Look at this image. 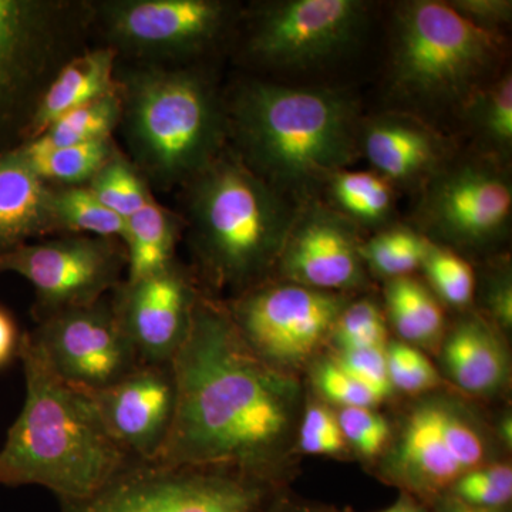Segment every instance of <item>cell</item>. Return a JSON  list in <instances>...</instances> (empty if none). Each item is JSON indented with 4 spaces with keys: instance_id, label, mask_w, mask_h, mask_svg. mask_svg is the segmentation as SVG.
<instances>
[{
    "instance_id": "obj_40",
    "label": "cell",
    "mask_w": 512,
    "mask_h": 512,
    "mask_svg": "<svg viewBox=\"0 0 512 512\" xmlns=\"http://www.w3.org/2000/svg\"><path fill=\"white\" fill-rule=\"evenodd\" d=\"M448 5L474 25L487 30L511 19L512 3L507 0H457Z\"/></svg>"
},
{
    "instance_id": "obj_15",
    "label": "cell",
    "mask_w": 512,
    "mask_h": 512,
    "mask_svg": "<svg viewBox=\"0 0 512 512\" xmlns=\"http://www.w3.org/2000/svg\"><path fill=\"white\" fill-rule=\"evenodd\" d=\"M113 293L111 302L140 362L171 363L201 293L194 278L173 262L158 274L121 282Z\"/></svg>"
},
{
    "instance_id": "obj_42",
    "label": "cell",
    "mask_w": 512,
    "mask_h": 512,
    "mask_svg": "<svg viewBox=\"0 0 512 512\" xmlns=\"http://www.w3.org/2000/svg\"><path fill=\"white\" fill-rule=\"evenodd\" d=\"M20 335L15 320L0 308V367H5L19 356Z\"/></svg>"
},
{
    "instance_id": "obj_11",
    "label": "cell",
    "mask_w": 512,
    "mask_h": 512,
    "mask_svg": "<svg viewBox=\"0 0 512 512\" xmlns=\"http://www.w3.org/2000/svg\"><path fill=\"white\" fill-rule=\"evenodd\" d=\"M124 269L127 255L120 241L86 235L26 244L0 255V274L22 276L35 289L37 323L100 301L123 282Z\"/></svg>"
},
{
    "instance_id": "obj_8",
    "label": "cell",
    "mask_w": 512,
    "mask_h": 512,
    "mask_svg": "<svg viewBox=\"0 0 512 512\" xmlns=\"http://www.w3.org/2000/svg\"><path fill=\"white\" fill-rule=\"evenodd\" d=\"M93 20L86 3L0 0V137L16 128L26 138L43 93L83 52Z\"/></svg>"
},
{
    "instance_id": "obj_16",
    "label": "cell",
    "mask_w": 512,
    "mask_h": 512,
    "mask_svg": "<svg viewBox=\"0 0 512 512\" xmlns=\"http://www.w3.org/2000/svg\"><path fill=\"white\" fill-rule=\"evenodd\" d=\"M511 185L495 168L466 164L441 175L424 200L431 231L460 247H481L507 227Z\"/></svg>"
},
{
    "instance_id": "obj_7",
    "label": "cell",
    "mask_w": 512,
    "mask_h": 512,
    "mask_svg": "<svg viewBox=\"0 0 512 512\" xmlns=\"http://www.w3.org/2000/svg\"><path fill=\"white\" fill-rule=\"evenodd\" d=\"M497 55L493 30L474 25L448 3H409L397 18L393 84L424 103L470 101Z\"/></svg>"
},
{
    "instance_id": "obj_35",
    "label": "cell",
    "mask_w": 512,
    "mask_h": 512,
    "mask_svg": "<svg viewBox=\"0 0 512 512\" xmlns=\"http://www.w3.org/2000/svg\"><path fill=\"white\" fill-rule=\"evenodd\" d=\"M387 370L394 392L420 396L444 387L437 367L423 350L402 340H389L386 346Z\"/></svg>"
},
{
    "instance_id": "obj_21",
    "label": "cell",
    "mask_w": 512,
    "mask_h": 512,
    "mask_svg": "<svg viewBox=\"0 0 512 512\" xmlns=\"http://www.w3.org/2000/svg\"><path fill=\"white\" fill-rule=\"evenodd\" d=\"M116 57L113 47L104 46L83 50L64 64L37 104L25 143L39 137L70 110L119 92Z\"/></svg>"
},
{
    "instance_id": "obj_14",
    "label": "cell",
    "mask_w": 512,
    "mask_h": 512,
    "mask_svg": "<svg viewBox=\"0 0 512 512\" xmlns=\"http://www.w3.org/2000/svg\"><path fill=\"white\" fill-rule=\"evenodd\" d=\"M363 19L365 6L356 0L276 3L256 20L249 49L271 66H313L348 47Z\"/></svg>"
},
{
    "instance_id": "obj_26",
    "label": "cell",
    "mask_w": 512,
    "mask_h": 512,
    "mask_svg": "<svg viewBox=\"0 0 512 512\" xmlns=\"http://www.w3.org/2000/svg\"><path fill=\"white\" fill-rule=\"evenodd\" d=\"M121 117L123 100L119 90L70 110L50 124L39 137L23 144L35 150H53L107 140L121 123Z\"/></svg>"
},
{
    "instance_id": "obj_6",
    "label": "cell",
    "mask_w": 512,
    "mask_h": 512,
    "mask_svg": "<svg viewBox=\"0 0 512 512\" xmlns=\"http://www.w3.org/2000/svg\"><path fill=\"white\" fill-rule=\"evenodd\" d=\"M392 424L373 474L427 507L464 474L503 460L505 447L483 410L446 386L414 396Z\"/></svg>"
},
{
    "instance_id": "obj_38",
    "label": "cell",
    "mask_w": 512,
    "mask_h": 512,
    "mask_svg": "<svg viewBox=\"0 0 512 512\" xmlns=\"http://www.w3.org/2000/svg\"><path fill=\"white\" fill-rule=\"evenodd\" d=\"M473 120L484 136L507 150L512 143V79L505 74L485 92L474 94L470 99Z\"/></svg>"
},
{
    "instance_id": "obj_20",
    "label": "cell",
    "mask_w": 512,
    "mask_h": 512,
    "mask_svg": "<svg viewBox=\"0 0 512 512\" xmlns=\"http://www.w3.org/2000/svg\"><path fill=\"white\" fill-rule=\"evenodd\" d=\"M52 194L18 148L0 153V255L30 239L57 234Z\"/></svg>"
},
{
    "instance_id": "obj_17",
    "label": "cell",
    "mask_w": 512,
    "mask_h": 512,
    "mask_svg": "<svg viewBox=\"0 0 512 512\" xmlns=\"http://www.w3.org/2000/svg\"><path fill=\"white\" fill-rule=\"evenodd\" d=\"M275 269L282 281L318 291L346 295L366 284L365 262L348 222L322 208L293 220Z\"/></svg>"
},
{
    "instance_id": "obj_19",
    "label": "cell",
    "mask_w": 512,
    "mask_h": 512,
    "mask_svg": "<svg viewBox=\"0 0 512 512\" xmlns=\"http://www.w3.org/2000/svg\"><path fill=\"white\" fill-rule=\"evenodd\" d=\"M501 333L493 322L478 315L458 320L444 333L441 366L458 393L495 399L510 386V355Z\"/></svg>"
},
{
    "instance_id": "obj_43",
    "label": "cell",
    "mask_w": 512,
    "mask_h": 512,
    "mask_svg": "<svg viewBox=\"0 0 512 512\" xmlns=\"http://www.w3.org/2000/svg\"><path fill=\"white\" fill-rule=\"evenodd\" d=\"M431 512H510V508H481L461 503L456 498L446 495L431 505Z\"/></svg>"
},
{
    "instance_id": "obj_33",
    "label": "cell",
    "mask_w": 512,
    "mask_h": 512,
    "mask_svg": "<svg viewBox=\"0 0 512 512\" xmlns=\"http://www.w3.org/2000/svg\"><path fill=\"white\" fill-rule=\"evenodd\" d=\"M389 343L386 316L373 299L349 301L333 328L329 346L333 350L377 348Z\"/></svg>"
},
{
    "instance_id": "obj_29",
    "label": "cell",
    "mask_w": 512,
    "mask_h": 512,
    "mask_svg": "<svg viewBox=\"0 0 512 512\" xmlns=\"http://www.w3.org/2000/svg\"><path fill=\"white\" fill-rule=\"evenodd\" d=\"M431 242L412 229L394 228L384 231L360 245L365 265L377 275L396 279L420 269Z\"/></svg>"
},
{
    "instance_id": "obj_24",
    "label": "cell",
    "mask_w": 512,
    "mask_h": 512,
    "mask_svg": "<svg viewBox=\"0 0 512 512\" xmlns=\"http://www.w3.org/2000/svg\"><path fill=\"white\" fill-rule=\"evenodd\" d=\"M178 227L171 212L161 207L153 195L127 220L124 241L128 282L164 271L173 262Z\"/></svg>"
},
{
    "instance_id": "obj_5",
    "label": "cell",
    "mask_w": 512,
    "mask_h": 512,
    "mask_svg": "<svg viewBox=\"0 0 512 512\" xmlns=\"http://www.w3.org/2000/svg\"><path fill=\"white\" fill-rule=\"evenodd\" d=\"M119 83L121 123L134 167L154 183L161 187L190 183L220 157L224 134L220 103L200 74L146 67Z\"/></svg>"
},
{
    "instance_id": "obj_39",
    "label": "cell",
    "mask_w": 512,
    "mask_h": 512,
    "mask_svg": "<svg viewBox=\"0 0 512 512\" xmlns=\"http://www.w3.org/2000/svg\"><path fill=\"white\" fill-rule=\"evenodd\" d=\"M343 370L372 390L384 403L394 397L392 383L387 370L386 346L333 350L329 353Z\"/></svg>"
},
{
    "instance_id": "obj_27",
    "label": "cell",
    "mask_w": 512,
    "mask_h": 512,
    "mask_svg": "<svg viewBox=\"0 0 512 512\" xmlns=\"http://www.w3.org/2000/svg\"><path fill=\"white\" fill-rule=\"evenodd\" d=\"M52 211L57 234L126 241L127 221L101 204L87 185L53 188Z\"/></svg>"
},
{
    "instance_id": "obj_2",
    "label": "cell",
    "mask_w": 512,
    "mask_h": 512,
    "mask_svg": "<svg viewBox=\"0 0 512 512\" xmlns=\"http://www.w3.org/2000/svg\"><path fill=\"white\" fill-rule=\"evenodd\" d=\"M18 359L26 399L0 451V485H42L60 503L82 500L138 461L114 439L93 393L57 375L30 332Z\"/></svg>"
},
{
    "instance_id": "obj_4",
    "label": "cell",
    "mask_w": 512,
    "mask_h": 512,
    "mask_svg": "<svg viewBox=\"0 0 512 512\" xmlns=\"http://www.w3.org/2000/svg\"><path fill=\"white\" fill-rule=\"evenodd\" d=\"M234 121L249 168L274 188L330 178L355 154L352 106L330 90L254 82L235 99Z\"/></svg>"
},
{
    "instance_id": "obj_37",
    "label": "cell",
    "mask_w": 512,
    "mask_h": 512,
    "mask_svg": "<svg viewBox=\"0 0 512 512\" xmlns=\"http://www.w3.org/2000/svg\"><path fill=\"white\" fill-rule=\"evenodd\" d=\"M461 503L481 508H510L512 501V467L500 460L464 474L448 494Z\"/></svg>"
},
{
    "instance_id": "obj_32",
    "label": "cell",
    "mask_w": 512,
    "mask_h": 512,
    "mask_svg": "<svg viewBox=\"0 0 512 512\" xmlns=\"http://www.w3.org/2000/svg\"><path fill=\"white\" fill-rule=\"evenodd\" d=\"M420 269L426 272L431 289L447 305L466 309L473 302L476 293L473 268L450 249L431 242Z\"/></svg>"
},
{
    "instance_id": "obj_45",
    "label": "cell",
    "mask_w": 512,
    "mask_h": 512,
    "mask_svg": "<svg viewBox=\"0 0 512 512\" xmlns=\"http://www.w3.org/2000/svg\"><path fill=\"white\" fill-rule=\"evenodd\" d=\"M343 512L353 511L346 510ZM379 512H431V508L421 503V501L416 500V498L410 497V495L400 493L396 503L390 505L386 510Z\"/></svg>"
},
{
    "instance_id": "obj_23",
    "label": "cell",
    "mask_w": 512,
    "mask_h": 512,
    "mask_svg": "<svg viewBox=\"0 0 512 512\" xmlns=\"http://www.w3.org/2000/svg\"><path fill=\"white\" fill-rule=\"evenodd\" d=\"M384 298L387 318L402 342L417 349L440 346L446 333V319L427 286L410 276L390 279Z\"/></svg>"
},
{
    "instance_id": "obj_9",
    "label": "cell",
    "mask_w": 512,
    "mask_h": 512,
    "mask_svg": "<svg viewBox=\"0 0 512 512\" xmlns=\"http://www.w3.org/2000/svg\"><path fill=\"white\" fill-rule=\"evenodd\" d=\"M289 485L228 468L165 466L136 461L62 512H275Z\"/></svg>"
},
{
    "instance_id": "obj_12",
    "label": "cell",
    "mask_w": 512,
    "mask_h": 512,
    "mask_svg": "<svg viewBox=\"0 0 512 512\" xmlns=\"http://www.w3.org/2000/svg\"><path fill=\"white\" fill-rule=\"evenodd\" d=\"M30 335L57 375L89 392L113 386L141 363L106 296L42 320Z\"/></svg>"
},
{
    "instance_id": "obj_31",
    "label": "cell",
    "mask_w": 512,
    "mask_h": 512,
    "mask_svg": "<svg viewBox=\"0 0 512 512\" xmlns=\"http://www.w3.org/2000/svg\"><path fill=\"white\" fill-rule=\"evenodd\" d=\"M296 451L306 456L333 458H346L352 454L340 430L335 407L323 402L316 394L313 396L311 390H306Z\"/></svg>"
},
{
    "instance_id": "obj_36",
    "label": "cell",
    "mask_w": 512,
    "mask_h": 512,
    "mask_svg": "<svg viewBox=\"0 0 512 512\" xmlns=\"http://www.w3.org/2000/svg\"><path fill=\"white\" fill-rule=\"evenodd\" d=\"M336 413L352 454L375 464L392 439V421L379 410L365 407H343L336 409Z\"/></svg>"
},
{
    "instance_id": "obj_22",
    "label": "cell",
    "mask_w": 512,
    "mask_h": 512,
    "mask_svg": "<svg viewBox=\"0 0 512 512\" xmlns=\"http://www.w3.org/2000/svg\"><path fill=\"white\" fill-rule=\"evenodd\" d=\"M365 153L383 178L407 181L427 173L439 154V146L426 127L413 120L375 121L363 140Z\"/></svg>"
},
{
    "instance_id": "obj_13",
    "label": "cell",
    "mask_w": 512,
    "mask_h": 512,
    "mask_svg": "<svg viewBox=\"0 0 512 512\" xmlns=\"http://www.w3.org/2000/svg\"><path fill=\"white\" fill-rule=\"evenodd\" d=\"M94 10L110 47L148 59L200 52L229 18V6L217 0H113Z\"/></svg>"
},
{
    "instance_id": "obj_10",
    "label": "cell",
    "mask_w": 512,
    "mask_h": 512,
    "mask_svg": "<svg viewBox=\"0 0 512 512\" xmlns=\"http://www.w3.org/2000/svg\"><path fill=\"white\" fill-rule=\"evenodd\" d=\"M345 293L289 282H264L235 296L225 308L248 348L269 366L302 377L329 346Z\"/></svg>"
},
{
    "instance_id": "obj_34",
    "label": "cell",
    "mask_w": 512,
    "mask_h": 512,
    "mask_svg": "<svg viewBox=\"0 0 512 512\" xmlns=\"http://www.w3.org/2000/svg\"><path fill=\"white\" fill-rule=\"evenodd\" d=\"M316 396L335 409L365 407L379 409L384 403L372 390L349 375L329 353H323L306 370Z\"/></svg>"
},
{
    "instance_id": "obj_1",
    "label": "cell",
    "mask_w": 512,
    "mask_h": 512,
    "mask_svg": "<svg viewBox=\"0 0 512 512\" xmlns=\"http://www.w3.org/2000/svg\"><path fill=\"white\" fill-rule=\"evenodd\" d=\"M171 366L174 419L154 463L228 468L291 484L308 390L302 377L256 356L224 303L202 292Z\"/></svg>"
},
{
    "instance_id": "obj_25",
    "label": "cell",
    "mask_w": 512,
    "mask_h": 512,
    "mask_svg": "<svg viewBox=\"0 0 512 512\" xmlns=\"http://www.w3.org/2000/svg\"><path fill=\"white\" fill-rule=\"evenodd\" d=\"M16 148L40 180L49 185L60 184V187L89 184L117 153L111 138L53 150H35L26 144Z\"/></svg>"
},
{
    "instance_id": "obj_3",
    "label": "cell",
    "mask_w": 512,
    "mask_h": 512,
    "mask_svg": "<svg viewBox=\"0 0 512 512\" xmlns=\"http://www.w3.org/2000/svg\"><path fill=\"white\" fill-rule=\"evenodd\" d=\"M190 184L192 248L207 284L235 296L264 284L295 220L276 188L229 157Z\"/></svg>"
},
{
    "instance_id": "obj_41",
    "label": "cell",
    "mask_w": 512,
    "mask_h": 512,
    "mask_svg": "<svg viewBox=\"0 0 512 512\" xmlns=\"http://www.w3.org/2000/svg\"><path fill=\"white\" fill-rule=\"evenodd\" d=\"M487 311L493 318V325L501 332L510 330L512 325V288L511 276L507 272L491 278L485 298Z\"/></svg>"
},
{
    "instance_id": "obj_30",
    "label": "cell",
    "mask_w": 512,
    "mask_h": 512,
    "mask_svg": "<svg viewBox=\"0 0 512 512\" xmlns=\"http://www.w3.org/2000/svg\"><path fill=\"white\" fill-rule=\"evenodd\" d=\"M87 187L101 204L126 221L153 195L140 171L119 151L94 175Z\"/></svg>"
},
{
    "instance_id": "obj_18",
    "label": "cell",
    "mask_w": 512,
    "mask_h": 512,
    "mask_svg": "<svg viewBox=\"0 0 512 512\" xmlns=\"http://www.w3.org/2000/svg\"><path fill=\"white\" fill-rule=\"evenodd\" d=\"M92 393L114 439L136 460H156L174 419L171 363H140L113 386Z\"/></svg>"
},
{
    "instance_id": "obj_28",
    "label": "cell",
    "mask_w": 512,
    "mask_h": 512,
    "mask_svg": "<svg viewBox=\"0 0 512 512\" xmlns=\"http://www.w3.org/2000/svg\"><path fill=\"white\" fill-rule=\"evenodd\" d=\"M329 180L333 201L349 217L375 225L386 220L392 212V187L382 175L342 170Z\"/></svg>"
},
{
    "instance_id": "obj_44",
    "label": "cell",
    "mask_w": 512,
    "mask_h": 512,
    "mask_svg": "<svg viewBox=\"0 0 512 512\" xmlns=\"http://www.w3.org/2000/svg\"><path fill=\"white\" fill-rule=\"evenodd\" d=\"M275 512H340L330 505L312 503V501L299 500L291 494L282 501Z\"/></svg>"
}]
</instances>
